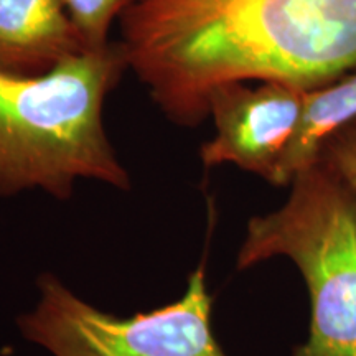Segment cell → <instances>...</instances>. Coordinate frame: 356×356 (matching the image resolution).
Masks as SVG:
<instances>
[{"label":"cell","instance_id":"cell-4","mask_svg":"<svg viewBox=\"0 0 356 356\" xmlns=\"http://www.w3.org/2000/svg\"><path fill=\"white\" fill-rule=\"evenodd\" d=\"M42 299L22 315V335L55 356H226L211 328L204 264L180 300L121 318L78 299L55 275L38 280Z\"/></svg>","mask_w":356,"mask_h":356},{"label":"cell","instance_id":"cell-9","mask_svg":"<svg viewBox=\"0 0 356 356\" xmlns=\"http://www.w3.org/2000/svg\"><path fill=\"white\" fill-rule=\"evenodd\" d=\"M320 157L327 160L356 193V119L325 142Z\"/></svg>","mask_w":356,"mask_h":356},{"label":"cell","instance_id":"cell-6","mask_svg":"<svg viewBox=\"0 0 356 356\" xmlns=\"http://www.w3.org/2000/svg\"><path fill=\"white\" fill-rule=\"evenodd\" d=\"M84 51L63 0H0V70L38 76Z\"/></svg>","mask_w":356,"mask_h":356},{"label":"cell","instance_id":"cell-1","mask_svg":"<svg viewBox=\"0 0 356 356\" xmlns=\"http://www.w3.org/2000/svg\"><path fill=\"white\" fill-rule=\"evenodd\" d=\"M119 22L129 70L178 126L221 84L310 91L356 71V0H136Z\"/></svg>","mask_w":356,"mask_h":356},{"label":"cell","instance_id":"cell-3","mask_svg":"<svg viewBox=\"0 0 356 356\" xmlns=\"http://www.w3.org/2000/svg\"><path fill=\"white\" fill-rule=\"evenodd\" d=\"M289 186L282 207L248 222L236 264L286 256L300 270L310 325L292 356H356V193L322 157Z\"/></svg>","mask_w":356,"mask_h":356},{"label":"cell","instance_id":"cell-2","mask_svg":"<svg viewBox=\"0 0 356 356\" xmlns=\"http://www.w3.org/2000/svg\"><path fill=\"white\" fill-rule=\"evenodd\" d=\"M126 70L121 42L66 58L38 76L0 70V197L40 188L66 200L78 180L131 188L102 115Z\"/></svg>","mask_w":356,"mask_h":356},{"label":"cell","instance_id":"cell-8","mask_svg":"<svg viewBox=\"0 0 356 356\" xmlns=\"http://www.w3.org/2000/svg\"><path fill=\"white\" fill-rule=\"evenodd\" d=\"M134 2L136 0H63L86 51L108 47L111 25L115 19H121Z\"/></svg>","mask_w":356,"mask_h":356},{"label":"cell","instance_id":"cell-5","mask_svg":"<svg viewBox=\"0 0 356 356\" xmlns=\"http://www.w3.org/2000/svg\"><path fill=\"white\" fill-rule=\"evenodd\" d=\"M307 89L286 81L228 83L213 89L208 115L215 137L200 155L207 168L231 163L275 186L277 173L299 131Z\"/></svg>","mask_w":356,"mask_h":356},{"label":"cell","instance_id":"cell-7","mask_svg":"<svg viewBox=\"0 0 356 356\" xmlns=\"http://www.w3.org/2000/svg\"><path fill=\"white\" fill-rule=\"evenodd\" d=\"M355 119L356 71L327 86L307 91L299 131L280 163L275 186L291 185L304 168L317 162L325 142Z\"/></svg>","mask_w":356,"mask_h":356}]
</instances>
